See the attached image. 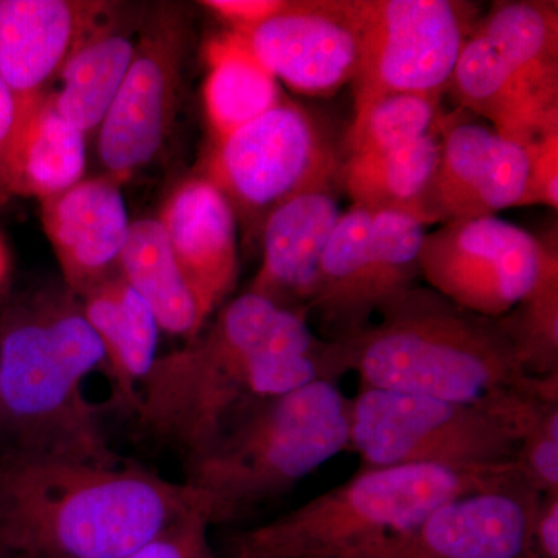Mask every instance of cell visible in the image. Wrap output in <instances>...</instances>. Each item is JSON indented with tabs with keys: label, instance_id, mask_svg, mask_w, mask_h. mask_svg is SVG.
<instances>
[{
	"label": "cell",
	"instance_id": "obj_27",
	"mask_svg": "<svg viewBox=\"0 0 558 558\" xmlns=\"http://www.w3.org/2000/svg\"><path fill=\"white\" fill-rule=\"evenodd\" d=\"M425 229L427 226L413 216L373 211L365 278V310L371 323L385 304L417 286Z\"/></svg>",
	"mask_w": 558,
	"mask_h": 558
},
{
	"label": "cell",
	"instance_id": "obj_34",
	"mask_svg": "<svg viewBox=\"0 0 558 558\" xmlns=\"http://www.w3.org/2000/svg\"><path fill=\"white\" fill-rule=\"evenodd\" d=\"M16 143V105H14L9 87L0 78V202L13 196V167Z\"/></svg>",
	"mask_w": 558,
	"mask_h": 558
},
{
	"label": "cell",
	"instance_id": "obj_30",
	"mask_svg": "<svg viewBox=\"0 0 558 558\" xmlns=\"http://www.w3.org/2000/svg\"><path fill=\"white\" fill-rule=\"evenodd\" d=\"M513 465L539 494H558V402L550 403L527 429Z\"/></svg>",
	"mask_w": 558,
	"mask_h": 558
},
{
	"label": "cell",
	"instance_id": "obj_21",
	"mask_svg": "<svg viewBox=\"0 0 558 558\" xmlns=\"http://www.w3.org/2000/svg\"><path fill=\"white\" fill-rule=\"evenodd\" d=\"M442 120L424 137L380 153L349 154L339 180L354 207L395 211L425 222V204L440 150Z\"/></svg>",
	"mask_w": 558,
	"mask_h": 558
},
{
	"label": "cell",
	"instance_id": "obj_19",
	"mask_svg": "<svg viewBox=\"0 0 558 558\" xmlns=\"http://www.w3.org/2000/svg\"><path fill=\"white\" fill-rule=\"evenodd\" d=\"M449 90L462 109L487 119L492 130L523 148L558 130V112L539 105L476 28L459 53Z\"/></svg>",
	"mask_w": 558,
	"mask_h": 558
},
{
	"label": "cell",
	"instance_id": "obj_33",
	"mask_svg": "<svg viewBox=\"0 0 558 558\" xmlns=\"http://www.w3.org/2000/svg\"><path fill=\"white\" fill-rule=\"evenodd\" d=\"M290 2L292 0H205L202 5L227 22L231 32L245 35L282 13Z\"/></svg>",
	"mask_w": 558,
	"mask_h": 558
},
{
	"label": "cell",
	"instance_id": "obj_29",
	"mask_svg": "<svg viewBox=\"0 0 558 558\" xmlns=\"http://www.w3.org/2000/svg\"><path fill=\"white\" fill-rule=\"evenodd\" d=\"M440 98L436 95L396 94L377 101L348 131L349 154L380 153L409 145L438 124Z\"/></svg>",
	"mask_w": 558,
	"mask_h": 558
},
{
	"label": "cell",
	"instance_id": "obj_26",
	"mask_svg": "<svg viewBox=\"0 0 558 558\" xmlns=\"http://www.w3.org/2000/svg\"><path fill=\"white\" fill-rule=\"evenodd\" d=\"M86 171V135L62 119L51 92L33 113L17 143L13 196L44 201L81 182Z\"/></svg>",
	"mask_w": 558,
	"mask_h": 558
},
{
	"label": "cell",
	"instance_id": "obj_18",
	"mask_svg": "<svg viewBox=\"0 0 558 558\" xmlns=\"http://www.w3.org/2000/svg\"><path fill=\"white\" fill-rule=\"evenodd\" d=\"M341 215L333 182L303 191L275 208L260 229L263 260L250 292L310 311L323 253Z\"/></svg>",
	"mask_w": 558,
	"mask_h": 558
},
{
	"label": "cell",
	"instance_id": "obj_20",
	"mask_svg": "<svg viewBox=\"0 0 558 558\" xmlns=\"http://www.w3.org/2000/svg\"><path fill=\"white\" fill-rule=\"evenodd\" d=\"M105 349L121 398L137 409L140 387L157 360L160 326L148 303L116 271L78 295Z\"/></svg>",
	"mask_w": 558,
	"mask_h": 558
},
{
	"label": "cell",
	"instance_id": "obj_36",
	"mask_svg": "<svg viewBox=\"0 0 558 558\" xmlns=\"http://www.w3.org/2000/svg\"><path fill=\"white\" fill-rule=\"evenodd\" d=\"M7 271H9V255H7L5 245L0 241V286L5 281Z\"/></svg>",
	"mask_w": 558,
	"mask_h": 558
},
{
	"label": "cell",
	"instance_id": "obj_7",
	"mask_svg": "<svg viewBox=\"0 0 558 558\" xmlns=\"http://www.w3.org/2000/svg\"><path fill=\"white\" fill-rule=\"evenodd\" d=\"M556 402L558 395L453 402L360 388L349 399V447L357 451L362 469L499 468L513 464L527 429Z\"/></svg>",
	"mask_w": 558,
	"mask_h": 558
},
{
	"label": "cell",
	"instance_id": "obj_28",
	"mask_svg": "<svg viewBox=\"0 0 558 558\" xmlns=\"http://www.w3.org/2000/svg\"><path fill=\"white\" fill-rule=\"evenodd\" d=\"M498 319L529 376H558V256L535 288Z\"/></svg>",
	"mask_w": 558,
	"mask_h": 558
},
{
	"label": "cell",
	"instance_id": "obj_23",
	"mask_svg": "<svg viewBox=\"0 0 558 558\" xmlns=\"http://www.w3.org/2000/svg\"><path fill=\"white\" fill-rule=\"evenodd\" d=\"M119 274L148 303L160 330L189 341L204 330L196 303L159 219L131 222L121 250Z\"/></svg>",
	"mask_w": 558,
	"mask_h": 558
},
{
	"label": "cell",
	"instance_id": "obj_6",
	"mask_svg": "<svg viewBox=\"0 0 558 558\" xmlns=\"http://www.w3.org/2000/svg\"><path fill=\"white\" fill-rule=\"evenodd\" d=\"M519 475L513 464L362 469L284 515L240 532L231 539L229 558H337L409 531L450 499L501 486Z\"/></svg>",
	"mask_w": 558,
	"mask_h": 558
},
{
	"label": "cell",
	"instance_id": "obj_17",
	"mask_svg": "<svg viewBox=\"0 0 558 558\" xmlns=\"http://www.w3.org/2000/svg\"><path fill=\"white\" fill-rule=\"evenodd\" d=\"M40 220L76 296L119 271L131 220L120 183L109 175L83 179L40 201Z\"/></svg>",
	"mask_w": 558,
	"mask_h": 558
},
{
	"label": "cell",
	"instance_id": "obj_22",
	"mask_svg": "<svg viewBox=\"0 0 558 558\" xmlns=\"http://www.w3.org/2000/svg\"><path fill=\"white\" fill-rule=\"evenodd\" d=\"M475 28L539 105L558 112V3L495 2Z\"/></svg>",
	"mask_w": 558,
	"mask_h": 558
},
{
	"label": "cell",
	"instance_id": "obj_25",
	"mask_svg": "<svg viewBox=\"0 0 558 558\" xmlns=\"http://www.w3.org/2000/svg\"><path fill=\"white\" fill-rule=\"evenodd\" d=\"M135 43L116 21L92 36L62 70L61 89L51 92L62 119L83 132L100 128L134 58Z\"/></svg>",
	"mask_w": 558,
	"mask_h": 558
},
{
	"label": "cell",
	"instance_id": "obj_15",
	"mask_svg": "<svg viewBox=\"0 0 558 558\" xmlns=\"http://www.w3.org/2000/svg\"><path fill=\"white\" fill-rule=\"evenodd\" d=\"M526 149L473 121L444 116L438 167L425 222L487 218L520 207L527 183Z\"/></svg>",
	"mask_w": 558,
	"mask_h": 558
},
{
	"label": "cell",
	"instance_id": "obj_3",
	"mask_svg": "<svg viewBox=\"0 0 558 558\" xmlns=\"http://www.w3.org/2000/svg\"><path fill=\"white\" fill-rule=\"evenodd\" d=\"M105 349L78 296L44 290L14 304L0 322V429L7 451L87 464L124 462L109 449L84 381Z\"/></svg>",
	"mask_w": 558,
	"mask_h": 558
},
{
	"label": "cell",
	"instance_id": "obj_5",
	"mask_svg": "<svg viewBox=\"0 0 558 558\" xmlns=\"http://www.w3.org/2000/svg\"><path fill=\"white\" fill-rule=\"evenodd\" d=\"M349 447V399L317 380L266 400L186 465L185 483L213 526L231 523L288 494Z\"/></svg>",
	"mask_w": 558,
	"mask_h": 558
},
{
	"label": "cell",
	"instance_id": "obj_11",
	"mask_svg": "<svg viewBox=\"0 0 558 558\" xmlns=\"http://www.w3.org/2000/svg\"><path fill=\"white\" fill-rule=\"evenodd\" d=\"M189 35L178 7L163 5L135 44L130 70L98 128L106 175L120 185L154 160L171 132Z\"/></svg>",
	"mask_w": 558,
	"mask_h": 558
},
{
	"label": "cell",
	"instance_id": "obj_12",
	"mask_svg": "<svg viewBox=\"0 0 558 558\" xmlns=\"http://www.w3.org/2000/svg\"><path fill=\"white\" fill-rule=\"evenodd\" d=\"M542 497L519 475L450 499L409 531L337 558H538L532 529Z\"/></svg>",
	"mask_w": 558,
	"mask_h": 558
},
{
	"label": "cell",
	"instance_id": "obj_32",
	"mask_svg": "<svg viewBox=\"0 0 558 558\" xmlns=\"http://www.w3.org/2000/svg\"><path fill=\"white\" fill-rule=\"evenodd\" d=\"M529 171L526 191L520 207L546 205L558 208V130L524 146Z\"/></svg>",
	"mask_w": 558,
	"mask_h": 558
},
{
	"label": "cell",
	"instance_id": "obj_4",
	"mask_svg": "<svg viewBox=\"0 0 558 558\" xmlns=\"http://www.w3.org/2000/svg\"><path fill=\"white\" fill-rule=\"evenodd\" d=\"M379 319L343 344L348 371L362 388L480 402L506 395H558V376L537 379L521 366L499 319L414 286Z\"/></svg>",
	"mask_w": 558,
	"mask_h": 558
},
{
	"label": "cell",
	"instance_id": "obj_16",
	"mask_svg": "<svg viewBox=\"0 0 558 558\" xmlns=\"http://www.w3.org/2000/svg\"><path fill=\"white\" fill-rule=\"evenodd\" d=\"M157 219L205 326L226 304L240 275L233 208L208 179L199 175L175 186Z\"/></svg>",
	"mask_w": 558,
	"mask_h": 558
},
{
	"label": "cell",
	"instance_id": "obj_8",
	"mask_svg": "<svg viewBox=\"0 0 558 558\" xmlns=\"http://www.w3.org/2000/svg\"><path fill=\"white\" fill-rule=\"evenodd\" d=\"M359 65L354 121L396 94L442 97L465 40L480 21L462 0H354Z\"/></svg>",
	"mask_w": 558,
	"mask_h": 558
},
{
	"label": "cell",
	"instance_id": "obj_24",
	"mask_svg": "<svg viewBox=\"0 0 558 558\" xmlns=\"http://www.w3.org/2000/svg\"><path fill=\"white\" fill-rule=\"evenodd\" d=\"M205 60V112L216 140L229 137L284 100L278 80L241 35L230 32L209 40Z\"/></svg>",
	"mask_w": 558,
	"mask_h": 558
},
{
	"label": "cell",
	"instance_id": "obj_31",
	"mask_svg": "<svg viewBox=\"0 0 558 558\" xmlns=\"http://www.w3.org/2000/svg\"><path fill=\"white\" fill-rule=\"evenodd\" d=\"M211 519L204 499L128 558H216L209 542Z\"/></svg>",
	"mask_w": 558,
	"mask_h": 558
},
{
	"label": "cell",
	"instance_id": "obj_35",
	"mask_svg": "<svg viewBox=\"0 0 558 558\" xmlns=\"http://www.w3.org/2000/svg\"><path fill=\"white\" fill-rule=\"evenodd\" d=\"M532 539L538 558H558V494L543 495Z\"/></svg>",
	"mask_w": 558,
	"mask_h": 558
},
{
	"label": "cell",
	"instance_id": "obj_14",
	"mask_svg": "<svg viewBox=\"0 0 558 558\" xmlns=\"http://www.w3.org/2000/svg\"><path fill=\"white\" fill-rule=\"evenodd\" d=\"M241 36L275 78L307 97H329L357 73L354 0H292Z\"/></svg>",
	"mask_w": 558,
	"mask_h": 558
},
{
	"label": "cell",
	"instance_id": "obj_10",
	"mask_svg": "<svg viewBox=\"0 0 558 558\" xmlns=\"http://www.w3.org/2000/svg\"><path fill=\"white\" fill-rule=\"evenodd\" d=\"M556 256V242L495 216L458 219L425 234L421 275L451 303L497 318L535 288Z\"/></svg>",
	"mask_w": 558,
	"mask_h": 558
},
{
	"label": "cell",
	"instance_id": "obj_2",
	"mask_svg": "<svg viewBox=\"0 0 558 558\" xmlns=\"http://www.w3.org/2000/svg\"><path fill=\"white\" fill-rule=\"evenodd\" d=\"M202 497L140 465L5 451L0 546L28 558H128Z\"/></svg>",
	"mask_w": 558,
	"mask_h": 558
},
{
	"label": "cell",
	"instance_id": "obj_1",
	"mask_svg": "<svg viewBox=\"0 0 558 558\" xmlns=\"http://www.w3.org/2000/svg\"><path fill=\"white\" fill-rule=\"evenodd\" d=\"M347 373L343 347L319 339L307 311L247 290L220 307L207 332L157 357L135 411L190 465L259 403Z\"/></svg>",
	"mask_w": 558,
	"mask_h": 558
},
{
	"label": "cell",
	"instance_id": "obj_13",
	"mask_svg": "<svg viewBox=\"0 0 558 558\" xmlns=\"http://www.w3.org/2000/svg\"><path fill=\"white\" fill-rule=\"evenodd\" d=\"M113 11V3L94 0H0V78L16 105L17 143L50 84L83 44L116 21Z\"/></svg>",
	"mask_w": 558,
	"mask_h": 558
},
{
	"label": "cell",
	"instance_id": "obj_9",
	"mask_svg": "<svg viewBox=\"0 0 558 558\" xmlns=\"http://www.w3.org/2000/svg\"><path fill=\"white\" fill-rule=\"evenodd\" d=\"M340 161L317 119L282 100L216 140L204 178L223 194L247 236L260 233L271 211L296 194L339 180Z\"/></svg>",
	"mask_w": 558,
	"mask_h": 558
}]
</instances>
